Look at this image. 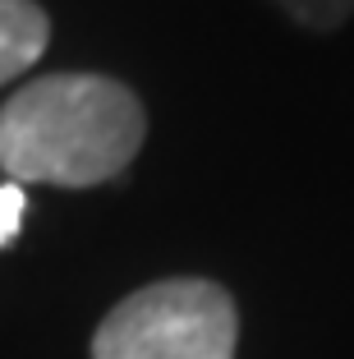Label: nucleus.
Segmentation results:
<instances>
[{
	"label": "nucleus",
	"mask_w": 354,
	"mask_h": 359,
	"mask_svg": "<svg viewBox=\"0 0 354 359\" xmlns=\"http://www.w3.org/2000/svg\"><path fill=\"white\" fill-rule=\"evenodd\" d=\"M271 5L285 10L294 23H304L313 32H332L354 14V0H271Z\"/></svg>",
	"instance_id": "4"
},
{
	"label": "nucleus",
	"mask_w": 354,
	"mask_h": 359,
	"mask_svg": "<svg viewBox=\"0 0 354 359\" xmlns=\"http://www.w3.org/2000/svg\"><path fill=\"white\" fill-rule=\"evenodd\" d=\"M240 309L207 276H166L125 295L93 332V359H235Z\"/></svg>",
	"instance_id": "2"
},
{
	"label": "nucleus",
	"mask_w": 354,
	"mask_h": 359,
	"mask_svg": "<svg viewBox=\"0 0 354 359\" xmlns=\"http://www.w3.org/2000/svg\"><path fill=\"white\" fill-rule=\"evenodd\" d=\"M147 138L143 102L106 74H46L0 106V170L14 184L93 189Z\"/></svg>",
	"instance_id": "1"
},
{
	"label": "nucleus",
	"mask_w": 354,
	"mask_h": 359,
	"mask_svg": "<svg viewBox=\"0 0 354 359\" xmlns=\"http://www.w3.org/2000/svg\"><path fill=\"white\" fill-rule=\"evenodd\" d=\"M23 212H28V194H23V184H0V249L19 235L23 226Z\"/></svg>",
	"instance_id": "5"
},
{
	"label": "nucleus",
	"mask_w": 354,
	"mask_h": 359,
	"mask_svg": "<svg viewBox=\"0 0 354 359\" xmlns=\"http://www.w3.org/2000/svg\"><path fill=\"white\" fill-rule=\"evenodd\" d=\"M51 42V19L37 0H0V88L42 60Z\"/></svg>",
	"instance_id": "3"
}]
</instances>
